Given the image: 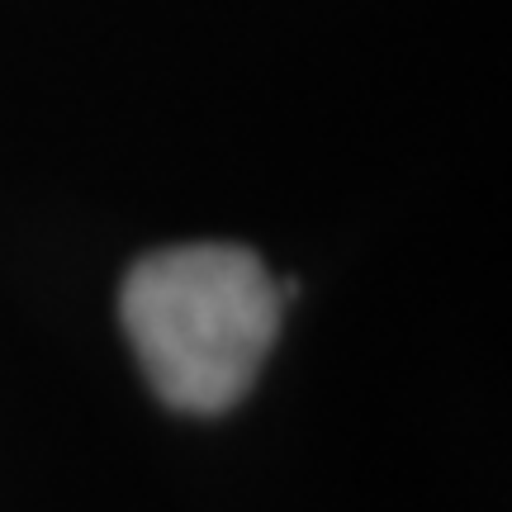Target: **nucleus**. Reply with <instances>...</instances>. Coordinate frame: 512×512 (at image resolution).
Here are the masks:
<instances>
[{
  "label": "nucleus",
  "instance_id": "1",
  "mask_svg": "<svg viewBox=\"0 0 512 512\" xmlns=\"http://www.w3.org/2000/svg\"><path fill=\"white\" fill-rule=\"evenodd\" d=\"M290 285L247 247L190 242L143 256L119 318L147 384L181 413H223L252 389L280 332Z\"/></svg>",
  "mask_w": 512,
  "mask_h": 512
}]
</instances>
